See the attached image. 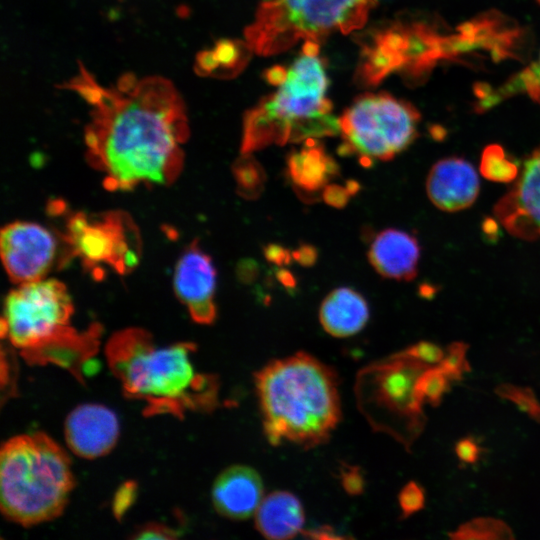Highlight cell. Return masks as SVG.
I'll return each mask as SVG.
<instances>
[{
    "label": "cell",
    "mask_w": 540,
    "mask_h": 540,
    "mask_svg": "<svg viewBox=\"0 0 540 540\" xmlns=\"http://www.w3.org/2000/svg\"><path fill=\"white\" fill-rule=\"evenodd\" d=\"M59 87L89 107L86 157L106 189L170 185L178 178L190 130L185 103L170 80L125 73L105 85L80 62Z\"/></svg>",
    "instance_id": "cell-1"
},
{
    "label": "cell",
    "mask_w": 540,
    "mask_h": 540,
    "mask_svg": "<svg viewBox=\"0 0 540 540\" xmlns=\"http://www.w3.org/2000/svg\"><path fill=\"white\" fill-rule=\"evenodd\" d=\"M264 434L277 445L310 448L325 442L341 418L335 372L299 352L273 360L255 375Z\"/></svg>",
    "instance_id": "cell-2"
},
{
    "label": "cell",
    "mask_w": 540,
    "mask_h": 540,
    "mask_svg": "<svg viewBox=\"0 0 540 540\" xmlns=\"http://www.w3.org/2000/svg\"><path fill=\"white\" fill-rule=\"evenodd\" d=\"M194 349L186 342L160 346L147 331L127 328L112 335L106 355L128 396L147 402L152 412L178 414L216 402V382L195 370Z\"/></svg>",
    "instance_id": "cell-3"
},
{
    "label": "cell",
    "mask_w": 540,
    "mask_h": 540,
    "mask_svg": "<svg viewBox=\"0 0 540 540\" xmlns=\"http://www.w3.org/2000/svg\"><path fill=\"white\" fill-rule=\"evenodd\" d=\"M328 84L317 56H299L278 91L246 112L241 153L338 134L339 118L331 114L332 103L326 97Z\"/></svg>",
    "instance_id": "cell-4"
},
{
    "label": "cell",
    "mask_w": 540,
    "mask_h": 540,
    "mask_svg": "<svg viewBox=\"0 0 540 540\" xmlns=\"http://www.w3.org/2000/svg\"><path fill=\"white\" fill-rule=\"evenodd\" d=\"M74 487L68 454L42 432L14 436L0 451V507L10 521L32 526L58 517Z\"/></svg>",
    "instance_id": "cell-5"
},
{
    "label": "cell",
    "mask_w": 540,
    "mask_h": 540,
    "mask_svg": "<svg viewBox=\"0 0 540 540\" xmlns=\"http://www.w3.org/2000/svg\"><path fill=\"white\" fill-rule=\"evenodd\" d=\"M377 0H264L245 30L247 43L261 55L283 52L298 40L320 39L361 28Z\"/></svg>",
    "instance_id": "cell-6"
},
{
    "label": "cell",
    "mask_w": 540,
    "mask_h": 540,
    "mask_svg": "<svg viewBox=\"0 0 540 540\" xmlns=\"http://www.w3.org/2000/svg\"><path fill=\"white\" fill-rule=\"evenodd\" d=\"M419 121V112L407 101L385 92L363 94L339 118V152L367 163L391 160L416 139Z\"/></svg>",
    "instance_id": "cell-7"
},
{
    "label": "cell",
    "mask_w": 540,
    "mask_h": 540,
    "mask_svg": "<svg viewBox=\"0 0 540 540\" xmlns=\"http://www.w3.org/2000/svg\"><path fill=\"white\" fill-rule=\"evenodd\" d=\"M73 310L65 284L56 279L18 284L5 299L2 336L26 357L72 328Z\"/></svg>",
    "instance_id": "cell-8"
},
{
    "label": "cell",
    "mask_w": 540,
    "mask_h": 540,
    "mask_svg": "<svg viewBox=\"0 0 540 540\" xmlns=\"http://www.w3.org/2000/svg\"><path fill=\"white\" fill-rule=\"evenodd\" d=\"M61 238L67 260L79 258L94 274L103 267L127 274L137 266L142 251L139 230L122 211L76 212L67 219Z\"/></svg>",
    "instance_id": "cell-9"
},
{
    "label": "cell",
    "mask_w": 540,
    "mask_h": 540,
    "mask_svg": "<svg viewBox=\"0 0 540 540\" xmlns=\"http://www.w3.org/2000/svg\"><path fill=\"white\" fill-rule=\"evenodd\" d=\"M429 366L399 353L376 365V400L392 422L390 433L409 449L424 431L427 417L416 392L420 374Z\"/></svg>",
    "instance_id": "cell-10"
},
{
    "label": "cell",
    "mask_w": 540,
    "mask_h": 540,
    "mask_svg": "<svg viewBox=\"0 0 540 540\" xmlns=\"http://www.w3.org/2000/svg\"><path fill=\"white\" fill-rule=\"evenodd\" d=\"M0 251L10 280L18 285L46 277L56 262L58 242L40 224L14 221L1 230Z\"/></svg>",
    "instance_id": "cell-11"
},
{
    "label": "cell",
    "mask_w": 540,
    "mask_h": 540,
    "mask_svg": "<svg viewBox=\"0 0 540 540\" xmlns=\"http://www.w3.org/2000/svg\"><path fill=\"white\" fill-rule=\"evenodd\" d=\"M177 298L199 324H211L216 318V269L211 257L198 242H192L179 257L173 279Z\"/></svg>",
    "instance_id": "cell-12"
},
{
    "label": "cell",
    "mask_w": 540,
    "mask_h": 540,
    "mask_svg": "<svg viewBox=\"0 0 540 540\" xmlns=\"http://www.w3.org/2000/svg\"><path fill=\"white\" fill-rule=\"evenodd\" d=\"M495 215L510 234L540 239V148L526 160L519 180L496 205Z\"/></svg>",
    "instance_id": "cell-13"
},
{
    "label": "cell",
    "mask_w": 540,
    "mask_h": 540,
    "mask_svg": "<svg viewBox=\"0 0 540 540\" xmlns=\"http://www.w3.org/2000/svg\"><path fill=\"white\" fill-rule=\"evenodd\" d=\"M115 413L101 404H82L66 417L64 436L69 449L79 457L95 459L108 454L119 437Z\"/></svg>",
    "instance_id": "cell-14"
},
{
    "label": "cell",
    "mask_w": 540,
    "mask_h": 540,
    "mask_svg": "<svg viewBox=\"0 0 540 540\" xmlns=\"http://www.w3.org/2000/svg\"><path fill=\"white\" fill-rule=\"evenodd\" d=\"M426 191L437 208L455 212L474 203L479 193V179L469 162L461 158H446L431 168Z\"/></svg>",
    "instance_id": "cell-15"
},
{
    "label": "cell",
    "mask_w": 540,
    "mask_h": 540,
    "mask_svg": "<svg viewBox=\"0 0 540 540\" xmlns=\"http://www.w3.org/2000/svg\"><path fill=\"white\" fill-rule=\"evenodd\" d=\"M263 493V482L257 471L245 465H233L217 476L211 498L219 514L244 520L256 512Z\"/></svg>",
    "instance_id": "cell-16"
},
{
    "label": "cell",
    "mask_w": 540,
    "mask_h": 540,
    "mask_svg": "<svg viewBox=\"0 0 540 540\" xmlns=\"http://www.w3.org/2000/svg\"><path fill=\"white\" fill-rule=\"evenodd\" d=\"M420 247L415 237L398 229H385L371 242L368 259L376 272L394 280H412L417 273Z\"/></svg>",
    "instance_id": "cell-17"
},
{
    "label": "cell",
    "mask_w": 540,
    "mask_h": 540,
    "mask_svg": "<svg viewBox=\"0 0 540 540\" xmlns=\"http://www.w3.org/2000/svg\"><path fill=\"white\" fill-rule=\"evenodd\" d=\"M319 319L323 329L338 338L361 331L369 319L366 299L349 287L331 291L320 306Z\"/></svg>",
    "instance_id": "cell-18"
},
{
    "label": "cell",
    "mask_w": 540,
    "mask_h": 540,
    "mask_svg": "<svg viewBox=\"0 0 540 540\" xmlns=\"http://www.w3.org/2000/svg\"><path fill=\"white\" fill-rule=\"evenodd\" d=\"M287 174L299 192L315 193L325 188L339 174V169L316 139H308L302 148L288 155Z\"/></svg>",
    "instance_id": "cell-19"
},
{
    "label": "cell",
    "mask_w": 540,
    "mask_h": 540,
    "mask_svg": "<svg viewBox=\"0 0 540 540\" xmlns=\"http://www.w3.org/2000/svg\"><path fill=\"white\" fill-rule=\"evenodd\" d=\"M304 510L300 500L287 491H275L261 501L255 512L257 530L266 538L290 539L304 524Z\"/></svg>",
    "instance_id": "cell-20"
},
{
    "label": "cell",
    "mask_w": 540,
    "mask_h": 540,
    "mask_svg": "<svg viewBox=\"0 0 540 540\" xmlns=\"http://www.w3.org/2000/svg\"><path fill=\"white\" fill-rule=\"evenodd\" d=\"M251 51L248 43L222 39L199 55L197 68L204 75L235 76L247 65Z\"/></svg>",
    "instance_id": "cell-21"
},
{
    "label": "cell",
    "mask_w": 540,
    "mask_h": 540,
    "mask_svg": "<svg viewBox=\"0 0 540 540\" xmlns=\"http://www.w3.org/2000/svg\"><path fill=\"white\" fill-rule=\"evenodd\" d=\"M453 540H511L514 534L509 525L494 517H476L449 532Z\"/></svg>",
    "instance_id": "cell-22"
},
{
    "label": "cell",
    "mask_w": 540,
    "mask_h": 540,
    "mask_svg": "<svg viewBox=\"0 0 540 540\" xmlns=\"http://www.w3.org/2000/svg\"><path fill=\"white\" fill-rule=\"evenodd\" d=\"M238 193L254 199L261 194L266 181L263 167L250 153L242 154L232 166Z\"/></svg>",
    "instance_id": "cell-23"
},
{
    "label": "cell",
    "mask_w": 540,
    "mask_h": 540,
    "mask_svg": "<svg viewBox=\"0 0 540 540\" xmlns=\"http://www.w3.org/2000/svg\"><path fill=\"white\" fill-rule=\"evenodd\" d=\"M450 378L439 365L426 368L416 383V392L421 401L438 406L449 390Z\"/></svg>",
    "instance_id": "cell-24"
},
{
    "label": "cell",
    "mask_w": 540,
    "mask_h": 540,
    "mask_svg": "<svg viewBox=\"0 0 540 540\" xmlns=\"http://www.w3.org/2000/svg\"><path fill=\"white\" fill-rule=\"evenodd\" d=\"M495 393L500 398L512 402L521 412L540 423V401L531 388L502 383L495 388Z\"/></svg>",
    "instance_id": "cell-25"
},
{
    "label": "cell",
    "mask_w": 540,
    "mask_h": 540,
    "mask_svg": "<svg viewBox=\"0 0 540 540\" xmlns=\"http://www.w3.org/2000/svg\"><path fill=\"white\" fill-rule=\"evenodd\" d=\"M516 167L506 159L503 150L494 145L483 153L482 173L493 180L508 181L516 174Z\"/></svg>",
    "instance_id": "cell-26"
},
{
    "label": "cell",
    "mask_w": 540,
    "mask_h": 540,
    "mask_svg": "<svg viewBox=\"0 0 540 540\" xmlns=\"http://www.w3.org/2000/svg\"><path fill=\"white\" fill-rule=\"evenodd\" d=\"M468 348V344L464 342H452L438 364L451 381L461 380L463 374L470 371L471 368L466 356Z\"/></svg>",
    "instance_id": "cell-27"
},
{
    "label": "cell",
    "mask_w": 540,
    "mask_h": 540,
    "mask_svg": "<svg viewBox=\"0 0 540 540\" xmlns=\"http://www.w3.org/2000/svg\"><path fill=\"white\" fill-rule=\"evenodd\" d=\"M509 91L521 90L540 104V54L536 61L520 72L512 83L508 84Z\"/></svg>",
    "instance_id": "cell-28"
},
{
    "label": "cell",
    "mask_w": 540,
    "mask_h": 540,
    "mask_svg": "<svg viewBox=\"0 0 540 540\" xmlns=\"http://www.w3.org/2000/svg\"><path fill=\"white\" fill-rule=\"evenodd\" d=\"M401 515L409 517L423 509L425 505L424 489L415 481L408 482L399 493Z\"/></svg>",
    "instance_id": "cell-29"
},
{
    "label": "cell",
    "mask_w": 540,
    "mask_h": 540,
    "mask_svg": "<svg viewBox=\"0 0 540 540\" xmlns=\"http://www.w3.org/2000/svg\"><path fill=\"white\" fill-rule=\"evenodd\" d=\"M401 356L412 358L428 365H438L443 359L444 350L435 343L420 341L399 352Z\"/></svg>",
    "instance_id": "cell-30"
},
{
    "label": "cell",
    "mask_w": 540,
    "mask_h": 540,
    "mask_svg": "<svg viewBox=\"0 0 540 540\" xmlns=\"http://www.w3.org/2000/svg\"><path fill=\"white\" fill-rule=\"evenodd\" d=\"M358 184L354 181L347 184L346 187L340 185H327L323 190L324 201L334 207H343L349 197L358 190Z\"/></svg>",
    "instance_id": "cell-31"
},
{
    "label": "cell",
    "mask_w": 540,
    "mask_h": 540,
    "mask_svg": "<svg viewBox=\"0 0 540 540\" xmlns=\"http://www.w3.org/2000/svg\"><path fill=\"white\" fill-rule=\"evenodd\" d=\"M455 453L461 462L474 464L479 459L481 448L473 438L465 437L456 443Z\"/></svg>",
    "instance_id": "cell-32"
},
{
    "label": "cell",
    "mask_w": 540,
    "mask_h": 540,
    "mask_svg": "<svg viewBox=\"0 0 540 540\" xmlns=\"http://www.w3.org/2000/svg\"><path fill=\"white\" fill-rule=\"evenodd\" d=\"M176 532L162 525H147L137 531L135 539H172Z\"/></svg>",
    "instance_id": "cell-33"
},
{
    "label": "cell",
    "mask_w": 540,
    "mask_h": 540,
    "mask_svg": "<svg viewBox=\"0 0 540 540\" xmlns=\"http://www.w3.org/2000/svg\"><path fill=\"white\" fill-rule=\"evenodd\" d=\"M342 484L344 489L350 494H358L362 491L364 482L357 468H348L341 473Z\"/></svg>",
    "instance_id": "cell-34"
},
{
    "label": "cell",
    "mask_w": 540,
    "mask_h": 540,
    "mask_svg": "<svg viewBox=\"0 0 540 540\" xmlns=\"http://www.w3.org/2000/svg\"><path fill=\"white\" fill-rule=\"evenodd\" d=\"M265 256L269 261L277 264L288 263L290 257L287 250L278 245H269L265 248Z\"/></svg>",
    "instance_id": "cell-35"
},
{
    "label": "cell",
    "mask_w": 540,
    "mask_h": 540,
    "mask_svg": "<svg viewBox=\"0 0 540 540\" xmlns=\"http://www.w3.org/2000/svg\"><path fill=\"white\" fill-rule=\"evenodd\" d=\"M295 259L302 265L310 266L312 265L316 258L317 252L313 246L303 245L298 250L293 253Z\"/></svg>",
    "instance_id": "cell-36"
},
{
    "label": "cell",
    "mask_w": 540,
    "mask_h": 540,
    "mask_svg": "<svg viewBox=\"0 0 540 540\" xmlns=\"http://www.w3.org/2000/svg\"><path fill=\"white\" fill-rule=\"evenodd\" d=\"M287 72L284 67L275 65L264 71V79L271 85H281L286 77Z\"/></svg>",
    "instance_id": "cell-37"
},
{
    "label": "cell",
    "mask_w": 540,
    "mask_h": 540,
    "mask_svg": "<svg viewBox=\"0 0 540 540\" xmlns=\"http://www.w3.org/2000/svg\"><path fill=\"white\" fill-rule=\"evenodd\" d=\"M133 491L134 489L131 488V485H128L120 489L118 495L115 498V505H114L115 510H118L119 514H122L124 511L123 505H125V507L129 506L130 500L133 499L132 498Z\"/></svg>",
    "instance_id": "cell-38"
},
{
    "label": "cell",
    "mask_w": 540,
    "mask_h": 540,
    "mask_svg": "<svg viewBox=\"0 0 540 540\" xmlns=\"http://www.w3.org/2000/svg\"><path fill=\"white\" fill-rule=\"evenodd\" d=\"M319 44L314 40H305L302 47L303 54L308 56H317L319 53Z\"/></svg>",
    "instance_id": "cell-39"
},
{
    "label": "cell",
    "mask_w": 540,
    "mask_h": 540,
    "mask_svg": "<svg viewBox=\"0 0 540 540\" xmlns=\"http://www.w3.org/2000/svg\"><path fill=\"white\" fill-rule=\"evenodd\" d=\"M540 3V0H537Z\"/></svg>",
    "instance_id": "cell-40"
}]
</instances>
